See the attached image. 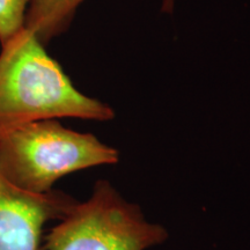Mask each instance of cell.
Masks as SVG:
<instances>
[{
  "instance_id": "6da1fadb",
  "label": "cell",
  "mask_w": 250,
  "mask_h": 250,
  "mask_svg": "<svg viewBox=\"0 0 250 250\" xmlns=\"http://www.w3.org/2000/svg\"><path fill=\"white\" fill-rule=\"evenodd\" d=\"M33 31L24 27L0 51V131L44 120L72 117L108 122L107 103L76 88Z\"/></svg>"
},
{
  "instance_id": "7a4b0ae2",
  "label": "cell",
  "mask_w": 250,
  "mask_h": 250,
  "mask_svg": "<svg viewBox=\"0 0 250 250\" xmlns=\"http://www.w3.org/2000/svg\"><path fill=\"white\" fill-rule=\"evenodd\" d=\"M118 160L116 148L92 133L68 129L58 120L0 131V171L19 189L31 193H46L67 175Z\"/></svg>"
},
{
  "instance_id": "3957f363",
  "label": "cell",
  "mask_w": 250,
  "mask_h": 250,
  "mask_svg": "<svg viewBox=\"0 0 250 250\" xmlns=\"http://www.w3.org/2000/svg\"><path fill=\"white\" fill-rule=\"evenodd\" d=\"M58 221L45 236V250H146L169 236L108 180L96 181L88 198Z\"/></svg>"
},
{
  "instance_id": "277c9868",
  "label": "cell",
  "mask_w": 250,
  "mask_h": 250,
  "mask_svg": "<svg viewBox=\"0 0 250 250\" xmlns=\"http://www.w3.org/2000/svg\"><path fill=\"white\" fill-rule=\"evenodd\" d=\"M77 202L58 190L24 191L0 171V250H40L45 224L61 220Z\"/></svg>"
},
{
  "instance_id": "5b68a950",
  "label": "cell",
  "mask_w": 250,
  "mask_h": 250,
  "mask_svg": "<svg viewBox=\"0 0 250 250\" xmlns=\"http://www.w3.org/2000/svg\"><path fill=\"white\" fill-rule=\"evenodd\" d=\"M83 0H30L24 27L43 44L67 29Z\"/></svg>"
},
{
  "instance_id": "8992f818",
  "label": "cell",
  "mask_w": 250,
  "mask_h": 250,
  "mask_svg": "<svg viewBox=\"0 0 250 250\" xmlns=\"http://www.w3.org/2000/svg\"><path fill=\"white\" fill-rule=\"evenodd\" d=\"M29 4L30 0H0V46L23 29Z\"/></svg>"
},
{
  "instance_id": "52a82bcc",
  "label": "cell",
  "mask_w": 250,
  "mask_h": 250,
  "mask_svg": "<svg viewBox=\"0 0 250 250\" xmlns=\"http://www.w3.org/2000/svg\"><path fill=\"white\" fill-rule=\"evenodd\" d=\"M175 0H164V4H162V11L167 12V13H170L174 8Z\"/></svg>"
}]
</instances>
